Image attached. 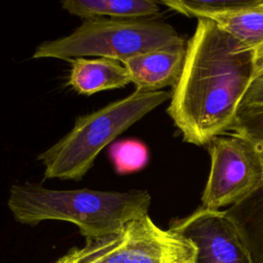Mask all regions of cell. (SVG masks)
Here are the masks:
<instances>
[{
    "instance_id": "cell-6",
    "label": "cell",
    "mask_w": 263,
    "mask_h": 263,
    "mask_svg": "<svg viewBox=\"0 0 263 263\" xmlns=\"http://www.w3.org/2000/svg\"><path fill=\"white\" fill-rule=\"evenodd\" d=\"M102 263H194L195 247L181 234L158 227L149 215L126 223L119 232L86 239Z\"/></svg>"
},
{
    "instance_id": "cell-14",
    "label": "cell",
    "mask_w": 263,
    "mask_h": 263,
    "mask_svg": "<svg viewBox=\"0 0 263 263\" xmlns=\"http://www.w3.org/2000/svg\"><path fill=\"white\" fill-rule=\"evenodd\" d=\"M230 130L251 142L263 163V109L237 111Z\"/></svg>"
},
{
    "instance_id": "cell-10",
    "label": "cell",
    "mask_w": 263,
    "mask_h": 263,
    "mask_svg": "<svg viewBox=\"0 0 263 263\" xmlns=\"http://www.w3.org/2000/svg\"><path fill=\"white\" fill-rule=\"evenodd\" d=\"M253 263H263V185L225 210Z\"/></svg>"
},
{
    "instance_id": "cell-3",
    "label": "cell",
    "mask_w": 263,
    "mask_h": 263,
    "mask_svg": "<svg viewBox=\"0 0 263 263\" xmlns=\"http://www.w3.org/2000/svg\"><path fill=\"white\" fill-rule=\"evenodd\" d=\"M170 99L171 92L165 90H135L125 98L77 117L68 134L38 155L44 178L80 181L105 147Z\"/></svg>"
},
{
    "instance_id": "cell-17",
    "label": "cell",
    "mask_w": 263,
    "mask_h": 263,
    "mask_svg": "<svg viewBox=\"0 0 263 263\" xmlns=\"http://www.w3.org/2000/svg\"><path fill=\"white\" fill-rule=\"evenodd\" d=\"M254 64H255V76L263 75V48L258 49L254 52Z\"/></svg>"
},
{
    "instance_id": "cell-5",
    "label": "cell",
    "mask_w": 263,
    "mask_h": 263,
    "mask_svg": "<svg viewBox=\"0 0 263 263\" xmlns=\"http://www.w3.org/2000/svg\"><path fill=\"white\" fill-rule=\"evenodd\" d=\"M210 175L201 206L220 210L232 205L263 185V163L251 142L236 134L221 135L208 144Z\"/></svg>"
},
{
    "instance_id": "cell-2",
    "label": "cell",
    "mask_w": 263,
    "mask_h": 263,
    "mask_svg": "<svg viewBox=\"0 0 263 263\" xmlns=\"http://www.w3.org/2000/svg\"><path fill=\"white\" fill-rule=\"evenodd\" d=\"M150 204L151 195L145 189L58 190L33 183L12 185L7 200L13 218L21 224L70 222L86 239L116 234L129 221L148 215Z\"/></svg>"
},
{
    "instance_id": "cell-16",
    "label": "cell",
    "mask_w": 263,
    "mask_h": 263,
    "mask_svg": "<svg viewBox=\"0 0 263 263\" xmlns=\"http://www.w3.org/2000/svg\"><path fill=\"white\" fill-rule=\"evenodd\" d=\"M55 263H102L97 255L84 245L82 248H73L62 256Z\"/></svg>"
},
{
    "instance_id": "cell-4",
    "label": "cell",
    "mask_w": 263,
    "mask_h": 263,
    "mask_svg": "<svg viewBox=\"0 0 263 263\" xmlns=\"http://www.w3.org/2000/svg\"><path fill=\"white\" fill-rule=\"evenodd\" d=\"M186 47L183 37L170 24L150 18L85 20L67 36L40 43L32 59L73 61L106 58L119 62L158 49Z\"/></svg>"
},
{
    "instance_id": "cell-11",
    "label": "cell",
    "mask_w": 263,
    "mask_h": 263,
    "mask_svg": "<svg viewBox=\"0 0 263 263\" xmlns=\"http://www.w3.org/2000/svg\"><path fill=\"white\" fill-rule=\"evenodd\" d=\"M62 8L85 20L150 18L159 12V4L151 0H65Z\"/></svg>"
},
{
    "instance_id": "cell-13",
    "label": "cell",
    "mask_w": 263,
    "mask_h": 263,
    "mask_svg": "<svg viewBox=\"0 0 263 263\" xmlns=\"http://www.w3.org/2000/svg\"><path fill=\"white\" fill-rule=\"evenodd\" d=\"M108 155L118 175L139 172L149 161L147 146L136 139H123L112 143L108 150Z\"/></svg>"
},
{
    "instance_id": "cell-12",
    "label": "cell",
    "mask_w": 263,
    "mask_h": 263,
    "mask_svg": "<svg viewBox=\"0 0 263 263\" xmlns=\"http://www.w3.org/2000/svg\"><path fill=\"white\" fill-rule=\"evenodd\" d=\"M224 32L246 48H263V0H250L241 7L210 16Z\"/></svg>"
},
{
    "instance_id": "cell-15",
    "label": "cell",
    "mask_w": 263,
    "mask_h": 263,
    "mask_svg": "<svg viewBox=\"0 0 263 263\" xmlns=\"http://www.w3.org/2000/svg\"><path fill=\"white\" fill-rule=\"evenodd\" d=\"M263 109V75H256L246 91L238 111Z\"/></svg>"
},
{
    "instance_id": "cell-1",
    "label": "cell",
    "mask_w": 263,
    "mask_h": 263,
    "mask_svg": "<svg viewBox=\"0 0 263 263\" xmlns=\"http://www.w3.org/2000/svg\"><path fill=\"white\" fill-rule=\"evenodd\" d=\"M254 57L213 21L197 20L166 109L184 142L208 145L231 129L255 77Z\"/></svg>"
},
{
    "instance_id": "cell-9",
    "label": "cell",
    "mask_w": 263,
    "mask_h": 263,
    "mask_svg": "<svg viewBox=\"0 0 263 263\" xmlns=\"http://www.w3.org/2000/svg\"><path fill=\"white\" fill-rule=\"evenodd\" d=\"M128 83L130 80L123 64L106 58L73 60L68 77V85L83 96L121 88Z\"/></svg>"
},
{
    "instance_id": "cell-8",
    "label": "cell",
    "mask_w": 263,
    "mask_h": 263,
    "mask_svg": "<svg viewBox=\"0 0 263 263\" xmlns=\"http://www.w3.org/2000/svg\"><path fill=\"white\" fill-rule=\"evenodd\" d=\"M186 47L158 49L122 62L138 91H157L174 86L181 74Z\"/></svg>"
},
{
    "instance_id": "cell-7",
    "label": "cell",
    "mask_w": 263,
    "mask_h": 263,
    "mask_svg": "<svg viewBox=\"0 0 263 263\" xmlns=\"http://www.w3.org/2000/svg\"><path fill=\"white\" fill-rule=\"evenodd\" d=\"M170 229L193 243L194 263H253L225 211L200 206L184 218L173 220Z\"/></svg>"
}]
</instances>
